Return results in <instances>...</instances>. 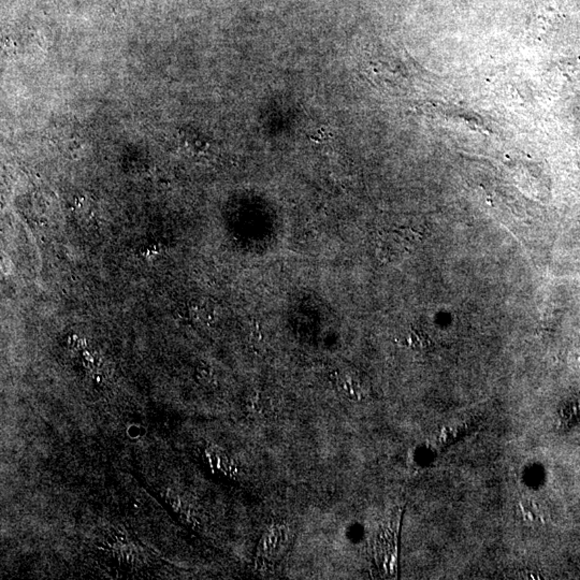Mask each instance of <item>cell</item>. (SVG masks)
Listing matches in <instances>:
<instances>
[{
	"mask_svg": "<svg viewBox=\"0 0 580 580\" xmlns=\"http://www.w3.org/2000/svg\"><path fill=\"white\" fill-rule=\"evenodd\" d=\"M419 240V234L410 229H399L386 233L379 243V254L385 261L400 259Z\"/></svg>",
	"mask_w": 580,
	"mask_h": 580,
	"instance_id": "obj_1",
	"label": "cell"
},
{
	"mask_svg": "<svg viewBox=\"0 0 580 580\" xmlns=\"http://www.w3.org/2000/svg\"><path fill=\"white\" fill-rule=\"evenodd\" d=\"M516 516L526 527L541 528L546 525L547 514L541 503L533 499H523L516 505Z\"/></svg>",
	"mask_w": 580,
	"mask_h": 580,
	"instance_id": "obj_2",
	"label": "cell"
},
{
	"mask_svg": "<svg viewBox=\"0 0 580 580\" xmlns=\"http://www.w3.org/2000/svg\"><path fill=\"white\" fill-rule=\"evenodd\" d=\"M410 344L415 348H427L430 345V339L423 332L412 331L408 339Z\"/></svg>",
	"mask_w": 580,
	"mask_h": 580,
	"instance_id": "obj_3",
	"label": "cell"
}]
</instances>
